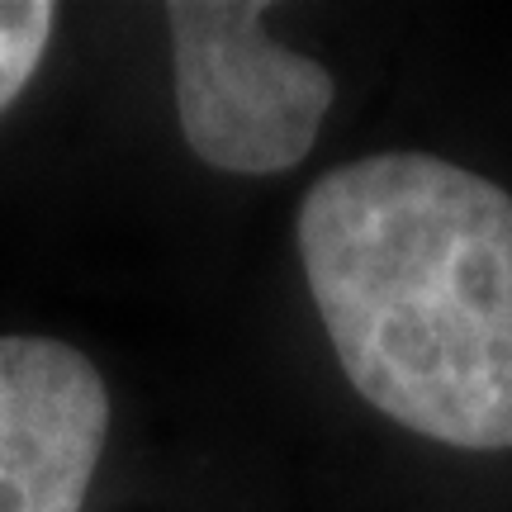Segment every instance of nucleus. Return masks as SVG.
<instances>
[{
    "mask_svg": "<svg viewBox=\"0 0 512 512\" xmlns=\"http://www.w3.org/2000/svg\"><path fill=\"white\" fill-rule=\"evenodd\" d=\"M299 261L351 389L460 451L512 446V195L427 152L328 171Z\"/></svg>",
    "mask_w": 512,
    "mask_h": 512,
    "instance_id": "f257e3e1",
    "label": "nucleus"
},
{
    "mask_svg": "<svg viewBox=\"0 0 512 512\" xmlns=\"http://www.w3.org/2000/svg\"><path fill=\"white\" fill-rule=\"evenodd\" d=\"M261 15L256 0L166 5L185 147L233 176L299 166L337 95L328 67L271 43Z\"/></svg>",
    "mask_w": 512,
    "mask_h": 512,
    "instance_id": "f03ea898",
    "label": "nucleus"
},
{
    "mask_svg": "<svg viewBox=\"0 0 512 512\" xmlns=\"http://www.w3.org/2000/svg\"><path fill=\"white\" fill-rule=\"evenodd\" d=\"M110 441V389L57 337H0V512H81Z\"/></svg>",
    "mask_w": 512,
    "mask_h": 512,
    "instance_id": "7ed1b4c3",
    "label": "nucleus"
},
{
    "mask_svg": "<svg viewBox=\"0 0 512 512\" xmlns=\"http://www.w3.org/2000/svg\"><path fill=\"white\" fill-rule=\"evenodd\" d=\"M53 15L57 10L48 0H0V114L34 81L43 48L53 38Z\"/></svg>",
    "mask_w": 512,
    "mask_h": 512,
    "instance_id": "20e7f679",
    "label": "nucleus"
}]
</instances>
